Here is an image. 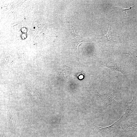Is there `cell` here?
I'll list each match as a JSON object with an SVG mask.
<instances>
[{
    "mask_svg": "<svg viewBox=\"0 0 137 137\" xmlns=\"http://www.w3.org/2000/svg\"><path fill=\"white\" fill-rule=\"evenodd\" d=\"M118 127L125 133H134L137 130V116L128 118L119 124Z\"/></svg>",
    "mask_w": 137,
    "mask_h": 137,
    "instance_id": "1",
    "label": "cell"
},
{
    "mask_svg": "<svg viewBox=\"0 0 137 137\" xmlns=\"http://www.w3.org/2000/svg\"><path fill=\"white\" fill-rule=\"evenodd\" d=\"M70 26L68 27L70 32L72 33V38L71 42L72 45L74 48V49L76 53H78V48L79 45L83 41L90 42L88 40L84 38L81 37L76 33L75 30V26L72 23H70Z\"/></svg>",
    "mask_w": 137,
    "mask_h": 137,
    "instance_id": "5",
    "label": "cell"
},
{
    "mask_svg": "<svg viewBox=\"0 0 137 137\" xmlns=\"http://www.w3.org/2000/svg\"><path fill=\"white\" fill-rule=\"evenodd\" d=\"M30 115H27L23 119V126L26 129H29L33 126L30 121Z\"/></svg>",
    "mask_w": 137,
    "mask_h": 137,
    "instance_id": "11",
    "label": "cell"
},
{
    "mask_svg": "<svg viewBox=\"0 0 137 137\" xmlns=\"http://www.w3.org/2000/svg\"><path fill=\"white\" fill-rule=\"evenodd\" d=\"M130 137H137V131L134 133L132 135H131Z\"/></svg>",
    "mask_w": 137,
    "mask_h": 137,
    "instance_id": "14",
    "label": "cell"
},
{
    "mask_svg": "<svg viewBox=\"0 0 137 137\" xmlns=\"http://www.w3.org/2000/svg\"><path fill=\"white\" fill-rule=\"evenodd\" d=\"M126 54L129 55L130 57V61L129 63H135L137 62V49L132 48Z\"/></svg>",
    "mask_w": 137,
    "mask_h": 137,
    "instance_id": "9",
    "label": "cell"
},
{
    "mask_svg": "<svg viewBox=\"0 0 137 137\" xmlns=\"http://www.w3.org/2000/svg\"><path fill=\"white\" fill-rule=\"evenodd\" d=\"M111 28L109 29L108 31L107 34L105 35L103 38V39L105 42H121L126 41H123L122 42L117 41L114 40V37L112 35V32L111 31Z\"/></svg>",
    "mask_w": 137,
    "mask_h": 137,
    "instance_id": "10",
    "label": "cell"
},
{
    "mask_svg": "<svg viewBox=\"0 0 137 137\" xmlns=\"http://www.w3.org/2000/svg\"><path fill=\"white\" fill-rule=\"evenodd\" d=\"M133 98L131 100L128 101L125 106L122 115L117 120L119 124L128 118V117L137 109V94L132 91Z\"/></svg>",
    "mask_w": 137,
    "mask_h": 137,
    "instance_id": "2",
    "label": "cell"
},
{
    "mask_svg": "<svg viewBox=\"0 0 137 137\" xmlns=\"http://www.w3.org/2000/svg\"><path fill=\"white\" fill-rule=\"evenodd\" d=\"M95 95L98 96L100 98L106 108L114 103L119 99L120 97L119 93L114 90H111L102 94L97 91Z\"/></svg>",
    "mask_w": 137,
    "mask_h": 137,
    "instance_id": "3",
    "label": "cell"
},
{
    "mask_svg": "<svg viewBox=\"0 0 137 137\" xmlns=\"http://www.w3.org/2000/svg\"><path fill=\"white\" fill-rule=\"evenodd\" d=\"M119 124L116 121L111 125L106 127H101L93 125L92 129L98 137H106L111 132L118 128Z\"/></svg>",
    "mask_w": 137,
    "mask_h": 137,
    "instance_id": "4",
    "label": "cell"
},
{
    "mask_svg": "<svg viewBox=\"0 0 137 137\" xmlns=\"http://www.w3.org/2000/svg\"><path fill=\"white\" fill-rule=\"evenodd\" d=\"M131 135L122 131L119 128L111 132L106 137H130Z\"/></svg>",
    "mask_w": 137,
    "mask_h": 137,
    "instance_id": "8",
    "label": "cell"
},
{
    "mask_svg": "<svg viewBox=\"0 0 137 137\" xmlns=\"http://www.w3.org/2000/svg\"><path fill=\"white\" fill-rule=\"evenodd\" d=\"M104 65L114 71H117L121 72L125 76V72L122 67L116 63L110 61H106L104 62Z\"/></svg>",
    "mask_w": 137,
    "mask_h": 137,
    "instance_id": "6",
    "label": "cell"
},
{
    "mask_svg": "<svg viewBox=\"0 0 137 137\" xmlns=\"http://www.w3.org/2000/svg\"><path fill=\"white\" fill-rule=\"evenodd\" d=\"M27 36L26 35L25 33H24L21 35L22 38V39H24L26 38Z\"/></svg>",
    "mask_w": 137,
    "mask_h": 137,
    "instance_id": "13",
    "label": "cell"
},
{
    "mask_svg": "<svg viewBox=\"0 0 137 137\" xmlns=\"http://www.w3.org/2000/svg\"><path fill=\"white\" fill-rule=\"evenodd\" d=\"M21 30L22 32L24 33L26 32L27 30V29L25 27H23L22 28Z\"/></svg>",
    "mask_w": 137,
    "mask_h": 137,
    "instance_id": "12",
    "label": "cell"
},
{
    "mask_svg": "<svg viewBox=\"0 0 137 137\" xmlns=\"http://www.w3.org/2000/svg\"><path fill=\"white\" fill-rule=\"evenodd\" d=\"M134 6L128 8L124 9L117 7H115L116 11L124 17H127L131 15L134 10Z\"/></svg>",
    "mask_w": 137,
    "mask_h": 137,
    "instance_id": "7",
    "label": "cell"
}]
</instances>
